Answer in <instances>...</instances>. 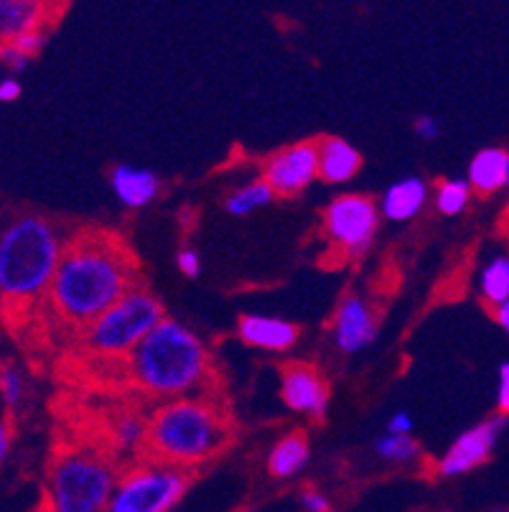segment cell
Instances as JSON below:
<instances>
[{"instance_id": "d6986e66", "label": "cell", "mask_w": 509, "mask_h": 512, "mask_svg": "<svg viewBox=\"0 0 509 512\" xmlns=\"http://www.w3.org/2000/svg\"><path fill=\"white\" fill-rule=\"evenodd\" d=\"M311 459V444L303 431L280 436L268 454V472L278 479H291L306 469Z\"/></svg>"}, {"instance_id": "d590c367", "label": "cell", "mask_w": 509, "mask_h": 512, "mask_svg": "<svg viewBox=\"0 0 509 512\" xmlns=\"http://www.w3.org/2000/svg\"><path fill=\"white\" fill-rule=\"evenodd\" d=\"M499 512H509V510H499Z\"/></svg>"}, {"instance_id": "83f0119b", "label": "cell", "mask_w": 509, "mask_h": 512, "mask_svg": "<svg viewBox=\"0 0 509 512\" xmlns=\"http://www.w3.org/2000/svg\"><path fill=\"white\" fill-rule=\"evenodd\" d=\"M301 505L306 512H331V500L316 487H303Z\"/></svg>"}, {"instance_id": "1f68e13d", "label": "cell", "mask_w": 509, "mask_h": 512, "mask_svg": "<svg viewBox=\"0 0 509 512\" xmlns=\"http://www.w3.org/2000/svg\"><path fill=\"white\" fill-rule=\"evenodd\" d=\"M499 416H509V362L499 367V390H497Z\"/></svg>"}, {"instance_id": "6da1fadb", "label": "cell", "mask_w": 509, "mask_h": 512, "mask_svg": "<svg viewBox=\"0 0 509 512\" xmlns=\"http://www.w3.org/2000/svg\"><path fill=\"white\" fill-rule=\"evenodd\" d=\"M138 263L120 237L84 230L64 242L46 304L59 321L84 332L92 321L138 288Z\"/></svg>"}, {"instance_id": "4fadbf2b", "label": "cell", "mask_w": 509, "mask_h": 512, "mask_svg": "<svg viewBox=\"0 0 509 512\" xmlns=\"http://www.w3.org/2000/svg\"><path fill=\"white\" fill-rule=\"evenodd\" d=\"M237 334L242 342L252 349H263V352H288L296 347L301 329L288 319L265 314H242L237 321Z\"/></svg>"}, {"instance_id": "7c38bea8", "label": "cell", "mask_w": 509, "mask_h": 512, "mask_svg": "<svg viewBox=\"0 0 509 512\" xmlns=\"http://www.w3.org/2000/svg\"><path fill=\"white\" fill-rule=\"evenodd\" d=\"M334 344L344 355H359L377 339V316L372 306L359 296V293H349L339 301L334 314Z\"/></svg>"}, {"instance_id": "e0dca14e", "label": "cell", "mask_w": 509, "mask_h": 512, "mask_svg": "<svg viewBox=\"0 0 509 512\" xmlns=\"http://www.w3.org/2000/svg\"><path fill=\"white\" fill-rule=\"evenodd\" d=\"M469 181L471 192L479 197H492L502 186H509V151L507 148H482L471 158L469 164Z\"/></svg>"}, {"instance_id": "d4e9b609", "label": "cell", "mask_w": 509, "mask_h": 512, "mask_svg": "<svg viewBox=\"0 0 509 512\" xmlns=\"http://www.w3.org/2000/svg\"><path fill=\"white\" fill-rule=\"evenodd\" d=\"M23 393H26V385H23V375L18 372V367L0 365V395L11 411L21 406Z\"/></svg>"}, {"instance_id": "9a60e30c", "label": "cell", "mask_w": 509, "mask_h": 512, "mask_svg": "<svg viewBox=\"0 0 509 512\" xmlns=\"http://www.w3.org/2000/svg\"><path fill=\"white\" fill-rule=\"evenodd\" d=\"M110 186L125 209H143L161 194V179L140 166L118 164L110 171Z\"/></svg>"}, {"instance_id": "5bb4252c", "label": "cell", "mask_w": 509, "mask_h": 512, "mask_svg": "<svg viewBox=\"0 0 509 512\" xmlns=\"http://www.w3.org/2000/svg\"><path fill=\"white\" fill-rule=\"evenodd\" d=\"M56 6L39 0H0V49L31 31L49 29Z\"/></svg>"}, {"instance_id": "52a82bcc", "label": "cell", "mask_w": 509, "mask_h": 512, "mask_svg": "<svg viewBox=\"0 0 509 512\" xmlns=\"http://www.w3.org/2000/svg\"><path fill=\"white\" fill-rule=\"evenodd\" d=\"M191 484V469L151 462L118 479L105 512H168L174 510Z\"/></svg>"}, {"instance_id": "484cf974", "label": "cell", "mask_w": 509, "mask_h": 512, "mask_svg": "<svg viewBox=\"0 0 509 512\" xmlns=\"http://www.w3.org/2000/svg\"><path fill=\"white\" fill-rule=\"evenodd\" d=\"M46 39H49V29H39V31H31V34H23L21 39L13 41V46H16L21 54H26L28 59H34L36 54L44 49Z\"/></svg>"}, {"instance_id": "603a6c76", "label": "cell", "mask_w": 509, "mask_h": 512, "mask_svg": "<svg viewBox=\"0 0 509 512\" xmlns=\"http://www.w3.org/2000/svg\"><path fill=\"white\" fill-rule=\"evenodd\" d=\"M375 451L380 459H385V462L408 464L413 462V459H418L420 444L413 439V436L385 434L375 441Z\"/></svg>"}, {"instance_id": "8992f818", "label": "cell", "mask_w": 509, "mask_h": 512, "mask_svg": "<svg viewBox=\"0 0 509 512\" xmlns=\"http://www.w3.org/2000/svg\"><path fill=\"white\" fill-rule=\"evenodd\" d=\"M115 469L100 454L74 449L51 467V512H105L115 492Z\"/></svg>"}, {"instance_id": "ffe728a7", "label": "cell", "mask_w": 509, "mask_h": 512, "mask_svg": "<svg viewBox=\"0 0 509 512\" xmlns=\"http://www.w3.org/2000/svg\"><path fill=\"white\" fill-rule=\"evenodd\" d=\"M273 199H275L273 189H270L263 179H258V181H250V184L240 186V189H235L230 197L224 199V209H227L232 217H247V214L268 207Z\"/></svg>"}, {"instance_id": "836d02e7", "label": "cell", "mask_w": 509, "mask_h": 512, "mask_svg": "<svg viewBox=\"0 0 509 512\" xmlns=\"http://www.w3.org/2000/svg\"><path fill=\"white\" fill-rule=\"evenodd\" d=\"M8 449H11V431L3 421H0V462L8 456Z\"/></svg>"}, {"instance_id": "7402d4cb", "label": "cell", "mask_w": 509, "mask_h": 512, "mask_svg": "<svg viewBox=\"0 0 509 512\" xmlns=\"http://www.w3.org/2000/svg\"><path fill=\"white\" fill-rule=\"evenodd\" d=\"M471 194L474 192H471V186L466 179H448L436 186V197H433V202H436V209L441 214L456 217V214L466 212V207H469L471 202Z\"/></svg>"}, {"instance_id": "7a4b0ae2", "label": "cell", "mask_w": 509, "mask_h": 512, "mask_svg": "<svg viewBox=\"0 0 509 512\" xmlns=\"http://www.w3.org/2000/svg\"><path fill=\"white\" fill-rule=\"evenodd\" d=\"M62 250V237L46 217H16L0 232V304L21 311L46 301Z\"/></svg>"}, {"instance_id": "cb8c5ba5", "label": "cell", "mask_w": 509, "mask_h": 512, "mask_svg": "<svg viewBox=\"0 0 509 512\" xmlns=\"http://www.w3.org/2000/svg\"><path fill=\"white\" fill-rule=\"evenodd\" d=\"M112 431H115L118 446H125V449H135V446L146 444L148 439V423L140 416H135V413L120 416L115 426H112Z\"/></svg>"}, {"instance_id": "d6a6232c", "label": "cell", "mask_w": 509, "mask_h": 512, "mask_svg": "<svg viewBox=\"0 0 509 512\" xmlns=\"http://www.w3.org/2000/svg\"><path fill=\"white\" fill-rule=\"evenodd\" d=\"M21 97L18 79H0V102H16Z\"/></svg>"}, {"instance_id": "44dd1931", "label": "cell", "mask_w": 509, "mask_h": 512, "mask_svg": "<svg viewBox=\"0 0 509 512\" xmlns=\"http://www.w3.org/2000/svg\"><path fill=\"white\" fill-rule=\"evenodd\" d=\"M482 296L492 309L509 301V258L499 255L482 271Z\"/></svg>"}, {"instance_id": "2e32d148", "label": "cell", "mask_w": 509, "mask_h": 512, "mask_svg": "<svg viewBox=\"0 0 509 512\" xmlns=\"http://www.w3.org/2000/svg\"><path fill=\"white\" fill-rule=\"evenodd\" d=\"M362 169V153L339 136H324L319 141V179L326 184H347Z\"/></svg>"}, {"instance_id": "ba28073f", "label": "cell", "mask_w": 509, "mask_h": 512, "mask_svg": "<svg viewBox=\"0 0 509 512\" xmlns=\"http://www.w3.org/2000/svg\"><path fill=\"white\" fill-rule=\"evenodd\" d=\"M380 227V207L367 194H339L324 209V230L334 248L349 258L370 250Z\"/></svg>"}, {"instance_id": "f1b7e54d", "label": "cell", "mask_w": 509, "mask_h": 512, "mask_svg": "<svg viewBox=\"0 0 509 512\" xmlns=\"http://www.w3.org/2000/svg\"><path fill=\"white\" fill-rule=\"evenodd\" d=\"M385 434H395V436H413V416L408 411H398L392 413L387 418Z\"/></svg>"}, {"instance_id": "e575fe53", "label": "cell", "mask_w": 509, "mask_h": 512, "mask_svg": "<svg viewBox=\"0 0 509 512\" xmlns=\"http://www.w3.org/2000/svg\"><path fill=\"white\" fill-rule=\"evenodd\" d=\"M494 321H497L499 327L509 334V301H504L502 306H497V309H494Z\"/></svg>"}, {"instance_id": "4316f807", "label": "cell", "mask_w": 509, "mask_h": 512, "mask_svg": "<svg viewBox=\"0 0 509 512\" xmlns=\"http://www.w3.org/2000/svg\"><path fill=\"white\" fill-rule=\"evenodd\" d=\"M176 268H179L186 278H196L202 273V255L196 253L194 248H181L179 255H176Z\"/></svg>"}, {"instance_id": "30bf717a", "label": "cell", "mask_w": 509, "mask_h": 512, "mask_svg": "<svg viewBox=\"0 0 509 512\" xmlns=\"http://www.w3.org/2000/svg\"><path fill=\"white\" fill-rule=\"evenodd\" d=\"M280 395L293 413L308 418H326L329 411V383L324 372L311 362H288L280 370Z\"/></svg>"}, {"instance_id": "ac0fdd59", "label": "cell", "mask_w": 509, "mask_h": 512, "mask_svg": "<svg viewBox=\"0 0 509 512\" xmlns=\"http://www.w3.org/2000/svg\"><path fill=\"white\" fill-rule=\"evenodd\" d=\"M428 202V184L418 176H408L403 181H395L387 186V192L382 194L380 209L387 220L392 222H410L423 212Z\"/></svg>"}, {"instance_id": "9c48e42d", "label": "cell", "mask_w": 509, "mask_h": 512, "mask_svg": "<svg viewBox=\"0 0 509 512\" xmlns=\"http://www.w3.org/2000/svg\"><path fill=\"white\" fill-rule=\"evenodd\" d=\"M319 179V141H301L270 153L263 164V181L275 197H296Z\"/></svg>"}, {"instance_id": "277c9868", "label": "cell", "mask_w": 509, "mask_h": 512, "mask_svg": "<svg viewBox=\"0 0 509 512\" xmlns=\"http://www.w3.org/2000/svg\"><path fill=\"white\" fill-rule=\"evenodd\" d=\"M230 441V423L214 403L176 398L156 408L148 421V454L161 464L191 469L219 454Z\"/></svg>"}, {"instance_id": "4dcf8cb0", "label": "cell", "mask_w": 509, "mask_h": 512, "mask_svg": "<svg viewBox=\"0 0 509 512\" xmlns=\"http://www.w3.org/2000/svg\"><path fill=\"white\" fill-rule=\"evenodd\" d=\"M413 128H415V136L423 138V141H433V138H438V133H441V123H438L433 115H418Z\"/></svg>"}, {"instance_id": "8fae6325", "label": "cell", "mask_w": 509, "mask_h": 512, "mask_svg": "<svg viewBox=\"0 0 509 512\" xmlns=\"http://www.w3.org/2000/svg\"><path fill=\"white\" fill-rule=\"evenodd\" d=\"M502 428L504 416L489 418V421L471 426L469 431H464L454 444L448 446L446 454L438 459L436 472L441 474V477H461V474H469L471 469L482 467L489 456H492L499 434H502Z\"/></svg>"}, {"instance_id": "3957f363", "label": "cell", "mask_w": 509, "mask_h": 512, "mask_svg": "<svg viewBox=\"0 0 509 512\" xmlns=\"http://www.w3.org/2000/svg\"><path fill=\"white\" fill-rule=\"evenodd\" d=\"M135 388L156 398H186L202 388L209 375V352L204 342L176 319H163L128 357Z\"/></svg>"}, {"instance_id": "f546056e", "label": "cell", "mask_w": 509, "mask_h": 512, "mask_svg": "<svg viewBox=\"0 0 509 512\" xmlns=\"http://www.w3.org/2000/svg\"><path fill=\"white\" fill-rule=\"evenodd\" d=\"M28 62H31V59H28L26 54H21V51H18L13 44H8L0 49V64H6L13 74L23 72V69L28 67Z\"/></svg>"}, {"instance_id": "5b68a950", "label": "cell", "mask_w": 509, "mask_h": 512, "mask_svg": "<svg viewBox=\"0 0 509 512\" xmlns=\"http://www.w3.org/2000/svg\"><path fill=\"white\" fill-rule=\"evenodd\" d=\"M166 319L163 304L146 286H138L82 332V347L97 357H130Z\"/></svg>"}]
</instances>
